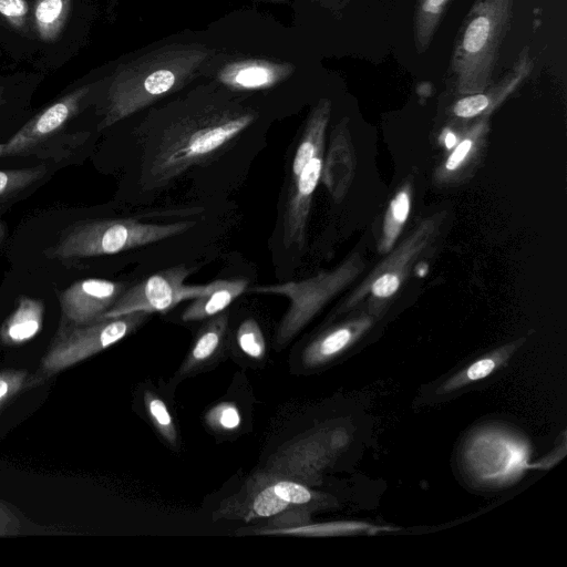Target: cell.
Here are the masks:
<instances>
[{"instance_id": "obj_1", "label": "cell", "mask_w": 567, "mask_h": 567, "mask_svg": "<svg viewBox=\"0 0 567 567\" xmlns=\"http://www.w3.org/2000/svg\"><path fill=\"white\" fill-rule=\"evenodd\" d=\"M514 0H475L455 41L450 75L461 94L488 87L509 29Z\"/></svg>"}, {"instance_id": "obj_2", "label": "cell", "mask_w": 567, "mask_h": 567, "mask_svg": "<svg viewBox=\"0 0 567 567\" xmlns=\"http://www.w3.org/2000/svg\"><path fill=\"white\" fill-rule=\"evenodd\" d=\"M194 221L142 223L135 219L85 220L74 226L51 249L54 258L113 255L185 233Z\"/></svg>"}, {"instance_id": "obj_3", "label": "cell", "mask_w": 567, "mask_h": 567, "mask_svg": "<svg viewBox=\"0 0 567 567\" xmlns=\"http://www.w3.org/2000/svg\"><path fill=\"white\" fill-rule=\"evenodd\" d=\"M247 116L208 123L152 142L148 173L157 183L168 182L207 161L230 143L248 124Z\"/></svg>"}, {"instance_id": "obj_4", "label": "cell", "mask_w": 567, "mask_h": 567, "mask_svg": "<svg viewBox=\"0 0 567 567\" xmlns=\"http://www.w3.org/2000/svg\"><path fill=\"white\" fill-rule=\"evenodd\" d=\"M150 313L137 311L120 317L75 324L64 320L52 344L43 355L38 375L44 382L52 375L73 367L117 343L138 328Z\"/></svg>"}, {"instance_id": "obj_5", "label": "cell", "mask_w": 567, "mask_h": 567, "mask_svg": "<svg viewBox=\"0 0 567 567\" xmlns=\"http://www.w3.org/2000/svg\"><path fill=\"white\" fill-rule=\"evenodd\" d=\"M529 455V445L522 436L499 427H485L466 443L464 463L475 482L506 486L533 467Z\"/></svg>"}, {"instance_id": "obj_6", "label": "cell", "mask_w": 567, "mask_h": 567, "mask_svg": "<svg viewBox=\"0 0 567 567\" xmlns=\"http://www.w3.org/2000/svg\"><path fill=\"white\" fill-rule=\"evenodd\" d=\"M192 269L175 266L156 272L135 286L125 289L113 306L97 320L120 317L143 311L147 313L166 312L179 302L196 299L213 289L207 285H186Z\"/></svg>"}, {"instance_id": "obj_7", "label": "cell", "mask_w": 567, "mask_h": 567, "mask_svg": "<svg viewBox=\"0 0 567 567\" xmlns=\"http://www.w3.org/2000/svg\"><path fill=\"white\" fill-rule=\"evenodd\" d=\"M332 455L319 430L284 445L269 457L262 471L312 487L321 484L322 472Z\"/></svg>"}, {"instance_id": "obj_8", "label": "cell", "mask_w": 567, "mask_h": 567, "mask_svg": "<svg viewBox=\"0 0 567 567\" xmlns=\"http://www.w3.org/2000/svg\"><path fill=\"white\" fill-rule=\"evenodd\" d=\"M86 93L80 87L42 110L3 144L2 156L22 154L54 135L75 116Z\"/></svg>"}, {"instance_id": "obj_9", "label": "cell", "mask_w": 567, "mask_h": 567, "mask_svg": "<svg viewBox=\"0 0 567 567\" xmlns=\"http://www.w3.org/2000/svg\"><path fill=\"white\" fill-rule=\"evenodd\" d=\"M124 290L122 282L96 278L79 280L60 295L63 318L75 324L96 321Z\"/></svg>"}, {"instance_id": "obj_10", "label": "cell", "mask_w": 567, "mask_h": 567, "mask_svg": "<svg viewBox=\"0 0 567 567\" xmlns=\"http://www.w3.org/2000/svg\"><path fill=\"white\" fill-rule=\"evenodd\" d=\"M319 154L311 158L300 174L295 177L284 219V240L286 246L301 245L312 194L321 175Z\"/></svg>"}, {"instance_id": "obj_11", "label": "cell", "mask_w": 567, "mask_h": 567, "mask_svg": "<svg viewBox=\"0 0 567 567\" xmlns=\"http://www.w3.org/2000/svg\"><path fill=\"white\" fill-rule=\"evenodd\" d=\"M534 69V60L529 48L525 47L514 65L504 74L501 81L487 92H477L461 97L453 106L458 117H473L486 111L494 102L505 97L526 80Z\"/></svg>"}, {"instance_id": "obj_12", "label": "cell", "mask_w": 567, "mask_h": 567, "mask_svg": "<svg viewBox=\"0 0 567 567\" xmlns=\"http://www.w3.org/2000/svg\"><path fill=\"white\" fill-rule=\"evenodd\" d=\"M44 305L35 298L21 297L0 328V341L8 347L24 344L43 327Z\"/></svg>"}, {"instance_id": "obj_13", "label": "cell", "mask_w": 567, "mask_h": 567, "mask_svg": "<svg viewBox=\"0 0 567 567\" xmlns=\"http://www.w3.org/2000/svg\"><path fill=\"white\" fill-rule=\"evenodd\" d=\"M247 279H217L213 289L206 295L193 299V302L182 313L185 322L210 318L225 311L243 292L247 291Z\"/></svg>"}, {"instance_id": "obj_14", "label": "cell", "mask_w": 567, "mask_h": 567, "mask_svg": "<svg viewBox=\"0 0 567 567\" xmlns=\"http://www.w3.org/2000/svg\"><path fill=\"white\" fill-rule=\"evenodd\" d=\"M227 327L228 312L223 311L210 317L198 332L178 374H189L210 360L220 348Z\"/></svg>"}, {"instance_id": "obj_15", "label": "cell", "mask_w": 567, "mask_h": 567, "mask_svg": "<svg viewBox=\"0 0 567 567\" xmlns=\"http://www.w3.org/2000/svg\"><path fill=\"white\" fill-rule=\"evenodd\" d=\"M517 347V344L506 346L473 361L471 364L446 379L437 388L436 393H451L471 383L487 378L508 361L509 357L514 353Z\"/></svg>"}, {"instance_id": "obj_16", "label": "cell", "mask_w": 567, "mask_h": 567, "mask_svg": "<svg viewBox=\"0 0 567 567\" xmlns=\"http://www.w3.org/2000/svg\"><path fill=\"white\" fill-rule=\"evenodd\" d=\"M358 333L357 327L348 326L327 331L305 348L302 364L306 368H316L329 363L354 342Z\"/></svg>"}, {"instance_id": "obj_17", "label": "cell", "mask_w": 567, "mask_h": 567, "mask_svg": "<svg viewBox=\"0 0 567 567\" xmlns=\"http://www.w3.org/2000/svg\"><path fill=\"white\" fill-rule=\"evenodd\" d=\"M452 0H417L413 16L414 45L419 53L425 52Z\"/></svg>"}, {"instance_id": "obj_18", "label": "cell", "mask_w": 567, "mask_h": 567, "mask_svg": "<svg viewBox=\"0 0 567 567\" xmlns=\"http://www.w3.org/2000/svg\"><path fill=\"white\" fill-rule=\"evenodd\" d=\"M260 472L269 482L274 493L292 508H307L312 512L329 503V498L324 494L312 489L310 486L296 481L269 475L262 470Z\"/></svg>"}, {"instance_id": "obj_19", "label": "cell", "mask_w": 567, "mask_h": 567, "mask_svg": "<svg viewBox=\"0 0 567 567\" xmlns=\"http://www.w3.org/2000/svg\"><path fill=\"white\" fill-rule=\"evenodd\" d=\"M72 0H37L34 23L41 40L54 41L63 30L70 16Z\"/></svg>"}, {"instance_id": "obj_20", "label": "cell", "mask_w": 567, "mask_h": 567, "mask_svg": "<svg viewBox=\"0 0 567 567\" xmlns=\"http://www.w3.org/2000/svg\"><path fill=\"white\" fill-rule=\"evenodd\" d=\"M389 527H380L362 522H337L320 525L306 524L277 532V534L300 535H349V534H375L380 530H389Z\"/></svg>"}, {"instance_id": "obj_21", "label": "cell", "mask_w": 567, "mask_h": 567, "mask_svg": "<svg viewBox=\"0 0 567 567\" xmlns=\"http://www.w3.org/2000/svg\"><path fill=\"white\" fill-rule=\"evenodd\" d=\"M43 383L38 374L24 369L0 370V410L20 393Z\"/></svg>"}, {"instance_id": "obj_22", "label": "cell", "mask_w": 567, "mask_h": 567, "mask_svg": "<svg viewBox=\"0 0 567 567\" xmlns=\"http://www.w3.org/2000/svg\"><path fill=\"white\" fill-rule=\"evenodd\" d=\"M143 400L153 425L171 446H176L177 431L165 402L148 390L144 392Z\"/></svg>"}, {"instance_id": "obj_23", "label": "cell", "mask_w": 567, "mask_h": 567, "mask_svg": "<svg viewBox=\"0 0 567 567\" xmlns=\"http://www.w3.org/2000/svg\"><path fill=\"white\" fill-rule=\"evenodd\" d=\"M236 339L240 350L249 358L260 360L265 357V337L255 319L248 318L240 323Z\"/></svg>"}, {"instance_id": "obj_24", "label": "cell", "mask_w": 567, "mask_h": 567, "mask_svg": "<svg viewBox=\"0 0 567 567\" xmlns=\"http://www.w3.org/2000/svg\"><path fill=\"white\" fill-rule=\"evenodd\" d=\"M323 122L315 121L299 143L291 165L292 177H297L311 158L319 154Z\"/></svg>"}, {"instance_id": "obj_25", "label": "cell", "mask_w": 567, "mask_h": 567, "mask_svg": "<svg viewBox=\"0 0 567 567\" xmlns=\"http://www.w3.org/2000/svg\"><path fill=\"white\" fill-rule=\"evenodd\" d=\"M44 174L45 168L43 166L0 171V198L30 186Z\"/></svg>"}, {"instance_id": "obj_26", "label": "cell", "mask_w": 567, "mask_h": 567, "mask_svg": "<svg viewBox=\"0 0 567 567\" xmlns=\"http://www.w3.org/2000/svg\"><path fill=\"white\" fill-rule=\"evenodd\" d=\"M207 424L221 432H233L241 424V415L233 402H220L213 406L205 416Z\"/></svg>"}, {"instance_id": "obj_27", "label": "cell", "mask_w": 567, "mask_h": 567, "mask_svg": "<svg viewBox=\"0 0 567 567\" xmlns=\"http://www.w3.org/2000/svg\"><path fill=\"white\" fill-rule=\"evenodd\" d=\"M29 13V4L25 0H0V14L16 27L24 25Z\"/></svg>"}, {"instance_id": "obj_28", "label": "cell", "mask_w": 567, "mask_h": 567, "mask_svg": "<svg viewBox=\"0 0 567 567\" xmlns=\"http://www.w3.org/2000/svg\"><path fill=\"white\" fill-rule=\"evenodd\" d=\"M175 78L168 70H158L150 74L145 82V91L151 95H158L168 91L174 84Z\"/></svg>"}, {"instance_id": "obj_29", "label": "cell", "mask_w": 567, "mask_h": 567, "mask_svg": "<svg viewBox=\"0 0 567 567\" xmlns=\"http://www.w3.org/2000/svg\"><path fill=\"white\" fill-rule=\"evenodd\" d=\"M20 520L12 509L0 502V536H12L19 534Z\"/></svg>"}, {"instance_id": "obj_30", "label": "cell", "mask_w": 567, "mask_h": 567, "mask_svg": "<svg viewBox=\"0 0 567 567\" xmlns=\"http://www.w3.org/2000/svg\"><path fill=\"white\" fill-rule=\"evenodd\" d=\"M268 73L261 68H248L236 75V82L244 86H258L268 81Z\"/></svg>"}, {"instance_id": "obj_31", "label": "cell", "mask_w": 567, "mask_h": 567, "mask_svg": "<svg viewBox=\"0 0 567 567\" xmlns=\"http://www.w3.org/2000/svg\"><path fill=\"white\" fill-rule=\"evenodd\" d=\"M398 277L391 274H385L373 284L372 291L378 297H389L398 289Z\"/></svg>"}, {"instance_id": "obj_32", "label": "cell", "mask_w": 567, "mask_h": 567, "mask_svg": "<svg viewBox=\"0 0 567 567\" xmlns=\"http://www.w3.org/2000/svg\"><path fill=\"white\" fill-rule=\"evenodd\" d=\"M391 212L394 218L403 223L409 213V197L405 193H400L391 203Z\"/></svg>"}, {"instance_id": "obj_33", "label": "cell", "mask_w": 567, "mask_h": 567, "mask_svg": "<svg viewBox=\"0 0 567 567\" xmlns=\"http://www.w3.org/2000/svg\"><path fill=\"white\" fill-rule=\"evenodd\" d=\"M471 145L472 142L470 140L463 141L447 159L446 167L449 169H454L463 161L470 151Z\"/></svg>"}, {"instance_id": "obj_34", "label": "cell", "mask_w": 567, "mask_h": 567, "mask_svg": "<svg viewBox=\"0 0 567 567\" xmlns=\"http://www.w3.org/2000/svg\"><path fill=\"white\" fill-rule=\"evenodd\" d=\"M456 143V137L453 133H449L446 136H445V145L447 148H452Z\"/></svg>"}, {"instance_id": "obj_35", "label": "cell", "mask_w": 567, "mask_h": 567, "mask_svg": "<svg viewBox=\"0 0 567 567\" xmlns=\"http://www.w3.org/2000/svg\"><path fill=\"white\" fill-rule=\"evenodd\" d=\"M2 152H3V144H0V157L2 156Z\"/></svg>"}, {"instance_id": "obj_36", "label": "cell", "mask_w": 567, "mask_h": 567, "mask_svg": "<svg viewBox=\"0 0 567 567\" xmlns=\"http://www.w3.org/2000/svg\"><path fill=\"white\" fill-rule=\"evenodd\" d=\"M2 102V89L0 87V103Z\"/></svg>"}, {"instance_id": "obj_37", "label": "cell", "mask_w": 567, "mask_h": 567, "mask_svg": "<svg viewBox=\"0 0 567 567\" xmlns=\"http://www.w3.org/2000/svg\"><path fill=\"white\" fill-rule=\"evenodd\" d=\"M1 235H2V225H1V220H0V238H1Z\"/></svg>"}]
</instances>
